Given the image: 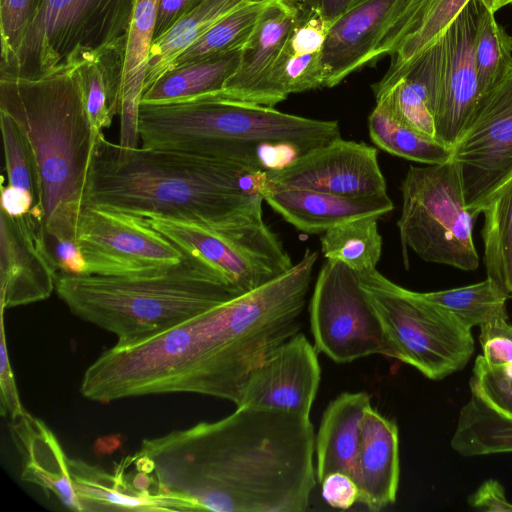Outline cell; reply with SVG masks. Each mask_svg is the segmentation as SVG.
<instances>
[{
  "label": "cell",
  "mask_w": 512,
  "mask_h": 512,
  "mask_svg": "<svg viewBox=\"0 0 512 512\" xmlns=\"http://www.w3.org/2000/svg\"><path fill=\"white\" fill-rule=\"evenodd\" d=\"M312 270L297 262L283 275L175 326L102 352L80 393L115 400L192 393L237 404L251 374L301 329Z\"/></svg>",
  "instance_id": "obj_1"
},
{
  "label": "cell",
  "mask_w": 512,
  "mask_h": 512,
  "mask_svg": "<svg viewBox=\"0 0 512 512\" xmlns=\"http://www.w3.org/2000/svg\"><path fill=\"white\" fill-rule=\"evenodd\" d=\"M310 417L237 407L213 422L144 439L127 456L194 511L302 512L316 485Z\"/></svg>",
  "instance_id": "obj_2"
},
{
  "label": "cell",
  "mask_w": 512,
  "mask_h": 512,
  "mask_svg": "<svg viewBox=\"0 0 512 512\" xmlns=\"http://www.w3.org/2000/svg\"><path fill=\"white\" fill-rule=\"evenodd\" d=\"M264 173L173 150L124 147L99 133L83 206L241 233L265 224Z\"/></svg>",
  "instance_id": "obj_3"
},
{
  "label": "cell",
  "mask_w": 512,
  "mask_h": 512,
  "mask_svg": "<svg viewBox=\"0 0 512 512\" xmlns=\"http://www.w3.org/2000/svg\"><path fill=\"white\" fill-rule=\"evenodd\" d=\"M0 112L20 125L34 150L46 243L76 240L96 139L76 68L35 80L0 77Z\"/></svg>",
  "instance_id": "obj_4"
},
{
  "label": "cell",
  "mask_w": 512,
  "mask_h": 512,
  "mask_svg": "<svg viewBox=\"0 0 512 512\" xmlns=\"http://www.w3.org/2000/svg\"><path fill=\"white\" fill-rule=\"evenodd\" d=\"M143 147L229 162L266 172L264 153L285 148L294 158L341 138L339 122L281 112L275 108L210 97L140 104Z\"/></svg>",
  "instance_id": "obj_5"
},
{
  "label": "cell",
  "mask_w": 512,
  "mask_h": 512,
  "mask_svg": "<svg viewBox=\"0 0 512 512\" xmlns=\"http://www.w3.org/2000/svg\"><path fill=\"white\" fill-rule=\"evenodd\" d=\"M55 291L73 315L114 334L118 344L154 335L243 294L186 253L178 264L147 275L60 273Z\"/></svg>",
  "instance_id": "obj_6"
},
{
  "label": "cell",
  "mask_w": 512,
  "mask_h": 512,
  "mask_svg": "<svg viewBox=\"0 0 512 512\" xmlns=\"http://www.w3.org/2000/svg\"><path fill=\"white\" fill-rule=\"evenodd\" d=\"M136 0H40L0 77L40 79L75 68L127 37Z\"/></svg>",
  "instance_id": "obj_7"
},
{
  "label": "cell",
  "mask_w": 512,
  "mask_h": 512,
  "mask_svg": "<svg viewBox=\"0 0 512 512\" xmlns=\"http://www.w3.org/2000/svg\"><path fill=\"white\" fill-rule=\"evenodd\" d=\"M359 280L383 327L393 358L432 380L461 369L474 352L470 329L449 311L383 276L377 269Z\"/></svg>",
  "instance_id": "obj_8"
},
{
  "label": "cell",
  "mask_w": 512,
  "mask_h": 512,
  "mask_svg": "<svg viewBox=\"0 0 512 512\" xmlns=\"http://www.w3.org/2000/svg\"><path fill=\"white\" fill-rule=\"evenodd\" d=\"M397 226L406 268L408 249L426 262L470 271L478 267L475 217L466 209L458 169L441 164L410 166L401 183Z\"/></svg>",
  "instance_id": "obj_9"
},
{
  "label": "cell",
  "mask_w": 512,
  "mask_h": 512,
  "mask_svg": "<svg viewBox=\"0 0 512 512\" xmlns=\"http://www.w3.org/2000/svg\"><path fill=\"white\" fill-rule=\"evenodd\" d=\"M314 346L336 363L370 355L393 358L381 322L358 274L342 262L322 265L309 304Z\"/></svg>",
  "instance_id": "obj_10"
},
{
  "label": "cell",
  "mask_w": 512,
  "mask_h": 512,
  "mask_svg": "<svg viewBox=\"0 0 512 512\" xmlns=\"http://www.w3.org/2000/svg\"><path fill=\"white\" fill-rule=\"evenodd\" d=\"M451 149L466 209L477 218L512 182V68L479 96Z\"/></svg>",
  "instance_id": "obj_11"
},
{
  "label": "cell",
  "mask_w": 512,
  "mask_h": 512,
  "mask_svg": "<svg viewBox=\"0 0 512 512\" xmlns=\"http://www.w3.org/2000/svg\"><path fill=\"white\" fill-rule=\"evenodd\" d=\"M483 9L480 0H470L444 33L414 58L431 93L435 140L450 148L479 98L475 48Z\"/></svg>",
  "instance_id": "obj_12"
},
{
  "label": "cell",
  "mask_w": 512,
  "mask_h": 512,
  "mask_svg": "<svg viewBox=\"0 0 512 512\" xmlns=\"http://www.w3.org/2000/svg\"><path fill=\"white\" fill-rule=\"evenodd\" d=\"M143 219L182 252L221 274L241 293L274 280L294 265L266 224L229 234L186 221L157 216Z\"/></svg>",
  "instance_id": "obj_13"
},
{
  "label": "cell",
  "mask_w": 512,
  "mask_h": 512,
  "mask_svg": "<svg viewBox=\"0 0 512 512\" xmlns=\"http://www.w3.org/2000/svg\"><path fill=\"white\" fill-rule=\"evenodd\" d=\"M76 241L85 274L139 276L181 262L184 253L168 238L134 215L83 206Z\"/></svg>",
  "instance_id": "obj_14"
},
{
  "label": "cell",
  "mask_w": 512,
  "mask_h": 512,
  "mask_svg": "<svg viewBox=\"0 0 512 512\" xmlns=\"http://www.w3.org/2000/svg\"><path fill=\"white\" fill-rule=\"evenodd\" d=\"M263 186L349 197L387 194L376 148L342 138L267 170Z\"/></svg>",
  "instance_id": "obj_15"
},
{
  "label": "cell",
  "mask_w": 512,
  "mask_h": 512,
  "mask_svg": "<svg viewBox=\"0 0 512 512\" xmlns=\"http://www.w3.org/2000/svg\"><path fill=\"white\" fill-rule=\"evenodd\" d=\"M320 380L318 351L299 332L251 372L236 407L310 417Z\"/></svg>",
  "instance_id": "obj_16"
},
{
  "label": "cell",
  "mask_w": 512,
  "mask_h": 512,
  "mask_svg": "<svg viewBox=\"0 0 512 512\" xmlns=\"http://www.w3.org/2000/svg\"><path fill=\"white\" fill-rule=\"evenodd\" d=\"M57 277L41 219L32 211L11 216L0 210L1 310L49 298Z\"/></svg>",
  "instance_id": "obj_17"
},
{
  "label": "cell",
  "mask_w": 512,
  "mask_h": 512,
  "mask_svg": "<svg viewBox=\"0 0 512 512\" xmlns=\"http://www.w3.org/2000/svg\"><path fill=\"white\" fill-rule=\"evenodd\" d=\"M327 31L321 17L303 6L276 61L240 103L274 108L290 94L324 88Z\"/></svg>",
  "instance_id": "obj_18"
},
{
  "label": "cell",
  "mask_w": 512,
  "mask_h": 512,
  "mask_svg": "<svg viewBox=\"0 0 512 512\" xmlns=\"http://www.w3.org/2000/svg\"><path fill=\"white\" fill-rule=\"evenodd\" d=\"M401 0H362L329 28L322 67L324 88L340 84L348 75L371 64L373 53Z\"/></svg>",
  "instance_id": "obj_19"
},
{
  "label": "cell",
  "mask_w": 512,
  "mask_h": 512,
  "mask_svg": "<svg viewBox=\"0 0 512 512\" xmlns=\"http://www.w3.org/2000/svg\"><path fill=\"white\" fill-rule=\"evenodd\" d=\"M264 201L297 230L325 231L362 217H382L394 208L388 194L349 197L305 189L262 186Z\"/></svg>",
  "instance_id": "obj_20"
},
{
  "label": "cell",
  "mask_w": 512,
  "mask_h": 512,
  "mask_svg": "<svg viewBox=\"0 0 512 512\" xmlns=\"http://www.w3.org/2000/svg\"><path fill=\"white\" fill-rule=\"evenodd\" d=\"M69 470L81 511H194L186 499L141 486L121 460L110 473L69 458Z\"/></svg>",
  "instance_id": "obj_21"
},
{
  "label": "cell",
  "mask_w": 512,
  "mask_h": 512,
  "mask_svg": "<svg viewBox=\"0 0 512 512\" xmlns=\"http://www.w3.org/2000/svg\"><path fill=\"white\" fill-rule=\"evenodd\" d=\"M400 477L397 424L369 407L364 415L361 441L353 473L358 503L380 511L396 500Z\"/></svg>",
  "instance_id": "obj_22"
},
{
  "label": "cell",
  "mask_w": 512,
  "mask_h": 512,
  "mask_svg": "<svg viewBox=\"0 0 512 512\" xmlns=\"http://www.w3.org/2000/svg\"><path fill=\"white\" fill-rule=\"evenodd\" d=\"M470 0H401L373 53L371 64L385 55L398 68L430 47Z\"/></svg>",
  "instance_id": "obj_23"
},
{
  "label": "cell",
  "mask_w": 512,
  "mask_h": 512,
  "mask_svg": "<svg viewBox=\"0 0 512 512\" xmlns=\"http://www.w3.org/2000/svg\"><path fill=\"white\" fill-rule=\"evenodd\" d=\"M10 432L21 458V477L53 495L65 507L81 511L66 457L47 425L28 412L11 419Z\"/></svg>",
  "instance_id": "obj_24"
},
{
  "label": "cell",
  "mask_w": 512,
  "mask_h": 512,
  "mask_svg": "<svg viewBox=\"0 0 512 512\" xmlns=\"http://www.w3.org/2000/svg\"><path fill=\"white\" fill-rule=\"evenodd\" d=\"M371 406L370 395L364 391L341 393L327 405L315 435L318 483L335 472L353 476L362 422Z\"/></svg>",
  "instance_id": "obj_25"
},
{
  "label": "cell",
  "mask_w": 512,
  "mask_h": 512,
  "mask_svg": "<svg viewBox=\"0 0 512 512\" xmlns=\"http://www.w3.org/2000/svg\"><path fill=\"white\" fill-rule=\"evenodd\" d=\"M300 9H291L279 0H270L242 47L236 72L226 82L223 90L210 98L243 102L276 61L297 21Z\"/></svg>",
  "instance_id": "obj_26"
},
{
  "label": "cell",
  "mask_w": 512,
  "mask_h": 512,
  "mask_svg": "<svg viewBox=\"0 0 512 512\" xmlns=\"http://www.w3.org/2000/svg\"><path fill=\"white\" fill-rule=\"evenodd\" d=\"M158 0H136L128 31L122 100L120 110V142L124 147H137L141 97L149 63Z\"/></svg>",
  "instance_id": "obj_27"
},
{
  "label": "cell",
  "mask_w": 512,
  "mask_h": 512,
  "mask_svg": "<svg viewBox=\"0 0 512 512\" xmlns=\"http://www.w3.org/2000/svg\"><path fill=\"white\" fill-rule=\"evenodd\" d=\"M241 52L242 48L167 69L143 92L141 104L180 103L218 94L236 72Z\"/></svg>",
  "instance_id": "obj_28"
},
{
  "label": "cell",
  "mask_w": 512,
  "mask_h": 512,
  "mask_svg": "<svg viewBox=\"0 0 512 512\" xmlns=\"http://www.w3.org/2000/svg\"><path fill=\"white\" fill-rule=\"evenodd\" d=\"M126 44L122 38L75 67L95 137L120 114Z\"/></svg>",
  "instance_id": "obj_29"
},
{
  "label": "cell",
  "mask_w": 512,
  "mask_h": 512,
  "mask_svg": "<svg viewBox=\"0 0 512 512\" xmlns=\"http://www.w3.org/2000/svg\"><path fill=\"white\" fill-rule=\"evenodd\" d=\"M256 0H203L167 32L153 40L144 91L212 26L238 7ZM143 91V92H144Z\"/></svg>",
  "instance_id": "obj_30"
},
{
  "label": "cell",
  "mask_w": 512,
  "mask_h": 512,
  "mask_svg": "<svg viewBox=\"0 0 512 512\" xmlns=\"http://www.w3.org/2000/svg\"><path fill=\"white\" fill-rule=\"evenodd\" d=\"M451 447L465 457L512 452V418L471 393L461 408Z\"/></svg>",
  "instance_id": "obj_31"
},
{
  "label": "cell",
  "mask_w": 512,
  "mask_h": 512,
  "mask_svg": "<svg viewBox=\"0 0 512 512\" xmlns=\"http://www.w3.org/2000/svg\"><path fill=\"white\" fill-rule=\"evenodd\" d=\"M378 219L362 217L322 233L320 243L323 256L326 260L344 263L357 274L376 269L383 245Z\"/></svg>",
  "instance_id": "obj_32"
},
{
  "label": "cell",
  "mask_w": 512,
  "mask_h": 512,
  "mask_svg": "<svg viewBox=\"0 0 512 512\" xmlns=\"http://www.w3.org/2000/svg\"><path fill=\"white\" fill-rule=\"evenodd\" d=\"M368 131L377 147L394 156L427 165L451 159L450 147L401 124L381 104L368 116Z\"/></svg>",
  "instance_id": "obj_33"
},
{
  "label": "cell",
  "mask_w": 512,
  "mask_h": 512,
  "mask_svg": "<svg viewBox=\"0 0 512 512\" xmlns=\"http://www.w3.org/2000/svg\"><path fill=\"white\" fill-rule=\"evenodd\" d=\"M487 277L512 295V182L483 209Z\"/></svg>",
  "instance_id": "obj_34"
},
{
  "label": "cell",
  "mask_w": 512,
  "mask_h": 512,
  "mask_svg": "<svg viewBox=\"0 0 512 512\" xmlns=\"http://www.w3.org/2000/svg\"><path fill=\"white\" fill-rule=\"evenodd\" d=\"M269 1H252L227 14L184 50L169 68L214 54L241 49L249 39Z\"/></svg>",
  "instance_id": "obj_35"
},
{
  "label": "cell",
  "mask_w": 512,
  "mask_h": 512,
  "mask_svg": "<svg viewBox=\"0 0 512 512\" xmlns=\"http://www.w3.org/2000/svg\"><path fill=\"white\" fill-rule=\"evenodd\" d=\"M421 294L449 311L470 330L497 316L507 314L506 301L509 296L488 277L476 284Z\"/></svg>",
  "instance_id": "obj_36"
},
{
  "label": "cell",
  "mask_w": 512,
  "mask_h": 512,
  "mask_svg": "<svg viewBox=\"0 0 512 512\" xmlns=\"http://www.w3.org/2000/svg\"><path fill=\"white\" fill-rule=\"evenodd\" d=\"M494 15L484 8L479 20L475 48L479 96L499 83L512 68V37Z\"/></svg>",
  "instance_id": "obj_37"
},
{
  "label": "cell",
  "mask_w": 512,
  "mask_h": 512,
  "mask_svg": "<svg viewBox=\"0 0 512 512\" xmlns=\"http://www.w3.org/2000/svg\"><path fill=\"white\" fill-rule=\"evenodd\" d=\"M7 184L24 189L33 196L35 207L42 212L40 177L32 145L20 125L0 112Z\"/></svg>",
  "instance_id": "obj_38"
},
{
  "label": "cell",
  "mask_w": 512,
  "mask_h": 512,
  "mask_svg": "<svg viewBox=\"0 0 512 512\" xmlns=\"http://www.w3.org/2000/svg\"><path fill=\"white\" fill-rule=\"evenodd\" d=\"M469 386L492 409L512 418V363L490 365L477 356Z\"/></svg>",
  "instance_id": "obj_39"
},
{
  "label": "cell",
  "mask_w": 512,
  "mask_h": 512,
  "mask_svg": "<svg viewBox=\"0 0 512 512\" xmlns=\"http://www.w3.org/2000/svg\"><path fill=\"white\" fill-rule=\"evenodd\" d=\"M40 0H0L1 59L18 46Z\"/></svg>",
  "instance_id": "obj_40"
},
{
  "label": "cell",
  "mask_w": 512,
  "mask_h": 512,
  "mask_svg": "<svg viewBox=\"0 0 512 512\" xmlns=\"http://www.w3.org/2000/svg\"><path fill=\"white\" fill-rule=\"evenodd\" d=\"M479 341L483 358L490 365L512 363V324L508 316L500 315L482 324Z\"/></svg>",
  "instance_id": "obj_41"
},
{
  "label": "cell",
  "mask_w": 512,
  "mask_h": 512,
  "mask_svg": "<svg viewBox=\"0 0 512 512\" xmlns=\"http://www.w3.org/2000/svg\"><path fill=\"white\" fill-rule=\"evenodd\" d=\"M1 358H0V410L3 417L14 419L27 412L19 397L12 371L4 325V311L1 310Z\"/></svg>",
  "instance_id": "obj_42"
},
{
  "label": "cell",
  "mask_w": 512,
  "mask_h": 512,
  "mask_svg": "<svg viewBox=\"0 0 512 512\" xmlns=\"http://www.w3.org/2000/svg\"><path fill=\"white\" fill-rule=\"evenodd\" d=\"M320 484L322 498L329 506L346 510L358 503L359 489L351 476L335 472L326 476Z\"/></svg>",
  "instance_id": "obj_43"
},
{
  "label": "cell",
  "mask_w": 512,
  "mask_h": 512,
  "mask_svg": "<svg viewBox=\"0 0 512 512\" xmlns=\"http://www.w3.org/2000/svg\"><path fill=\"white\" fill-rule=\"evenodd\" d=\"M46 245L58 274H85L86 263L76 240L59 239Z\"/></svg>",
  "instance_id": "obj_44"
},
{
  "label": "cell",
  "mask_w": 512,
  "mask_h": 512,
  "mask_svg": "<svg viewBox=\"0 0 512 512\" xmlns=\"http://www.w3.org/2000/svg\"><path fill=\"white\" fill-rule=\"evenodd\" d=\"M469 505L481 511L512 512V503L506 496L503 486L494 479L484 481L468 498Z\"/></svg>",
  "instance_id": "obj_45"
},
{
  "label": "cell",
  "mask_w": 512,
  "mask_h": 512,
  "mask_svg": "<svg viewBox=\"0 0 512 512\" xmlns=\"http://www.w3.org/2000/svg\"><path fill=\"white\" fill-rule=\"evenodd\" d=\"M202 1L203 0H158L154 39L167 32L180 18Z\"/></svg>",
  "instance_id": "obj_46"
},
{
  "label": "cell",
  "mask_w": 512,
  "mask_h": 512,
  "mask_svg": "<svg viewBox=\"0 0 512 512\" xmlns=\"http://www.w3.org/2000/svg\"><path fill=\"white\" fill-rule=\"evenodd\" d=\"M35 207L33 196L30 192L1 184V210L11 216H23Z\"/></svg>",
  "instance_id": "obj_47"
},
{
  "label": "cell",
  "mask_w": 512,
  "mask_h": 512,
  "mask_svg": "<svg viewBox=\"0 0 512 512\" xmlns=\"http://www.w3.org/2000/svg\"><path fill=\"white\" fill-rule=\"evenodd\" d=\"M362 0H305L304 6L315 11L329 28Z\"/></svg>",
  "instance_id": "obj_48"
},
{
  "label": "cell",
  "mask_w": 512,
  "mask_h": 512,
  "mask_svg": "<svg viewBox=\"0 0 512 512\" xmlns=\"http://www.w3.org/2000/svg\"><path fill=\"white\" fill-rule=\"evenodd\" d=\"M485 9L492 13H496L504 6L512 4V0H480Z\"/></svg>",
  "instance_id": "obj_49"
},
{
  "label": "cell",
  "mask_w": 512,
  "mask_h": 512,
  "mask_svg": "<svg viewBox=\"0 0 512 512\" xmlns=\"http://www.w3.org/2000/svg\"><path fill=\"white\" fill-rule=\"evenodd\" d=\"M284 5L291 9L298 10L304 6L305 0H279Z\"/></svg>",
  "instance_id": "obj_50"
},
{
  "label": "cell",
  "mask_w": 512,
  "mask_h": 512,
  "mask_svg": "<svg viewBox=\"0 0 512 512\" xmlns=\"http://www.w3.org/2000/svg\"><path fill=\"white\" fill-rule=\"evenodd\" d=\"M511 297H512V295H511Z\"/></svg>",
  "instance_id": "obj_51"
}]
</instances>
